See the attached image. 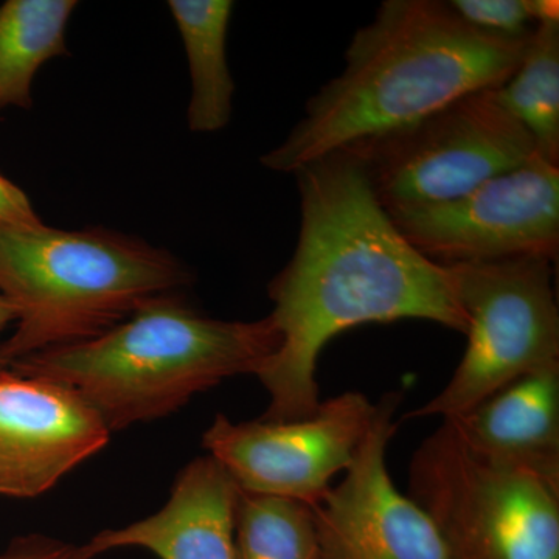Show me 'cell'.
Instances as JSON below:
<instances>
[{
	"instance_id": "12",
	"label": "cell",
	"mask_w": 559,
	"mask_h": 559,
	"mask_svg": "<svg viewBox=\"0 0 559 559\" xmlns=\"http://www.w3.org/2000/svg\"><path fill=\"white\" fill-rule=\"evenodd\" d=\"M237 487L212 455L179 471L170 499L157 513L124 528L103 530L84 544L92 557L142 547L160 559H237L234 522Z\"/></svg>"
},
{
	"instance_id": "21",
	"label": "cell",
	"mask_w": 559,
	"mask_h": 559,
	"mask_svg": "<svg viewBox=\"0 0 559 559\" xmlns=\"http://www.w3.org/2000/svg\"><path fill=\"white\" fill-rule=\"evenodd\" d=\"M11 322H14L13 308L10 307L9 301L0 296V331L5 329Z\"/></svg>"
},
{
	"instance_id": "11",
	"label": "cell",
	"mask_w": 559,
	"mask_h": 559,
	"mask_svg": "<svg viewBox=\"0 0 559 559\" xmlns=\"http://www.w3.org/2000/svg\"><path fill=\"white\" fill-rule=\"evenodd\" d=\"M110 430L73 390L0 373V495L36 498L108 444Z\"/></svg>"
},
{
	"instance_id": "1",
	"label": "cell",
	"mask_w": 559,
	"mask_h": 559,
	"mask_svg": "<svg viewBox=\"0 0 559 559\" xmlns=\"http://www.w3.org/2000/svg\"><path fill=\"white\" fill-rule=\"evenodd\" d=\"M294 176L299 240L267 286L282 345L257 373L270 393L261 418L271 421L318 411L320 355L345 331L406 319L462 334L469 326L450 272L403 237L352 154L337 151Z\"/></svg>"
},
{
	"instance_id": "7",
	"label": "cell",
	"mask_w": 559,
	"mask_h": 559,
	"mask_svg": "<svg viewBox=\"0 0 559 559\" xmlns=\"http://www.w3.org/2000/svg\"><path fill=\"white\" fill-rule=\"evenodd\" d=\"M342 151L359 162L385 210L454 200L536 154L532 135L500 105L495 90L463 95Z\"/></svg>"
},
{
	"instance_id": "17",
	"label": "cell",
	"mask_w": 559,
	"mask_h": 559,
	"mask_svg": "<svg viewBox=\"0 0 559 559\" xmlns=\"http://www.w3.org/2000/svg\"><path fill=\"white\" fill-rule=\"evenodd\" d=\"M234 543L237 559H318L314 507L240 489L235 506Z\"/></svg>"
},
{
	"instance_id": "16",
	"label": "cell",
	"mask_w": 559,
	"mask_h": 559,
	"mask_svg": "<svg viewBox=\"0 0 559 559\" xmlns=\"http://www.w3.org/2000/svg\"><path fill=\"white\" fill-rule=\"evenodd\" d=\"M495 95L532 135L536 154L559 167V20L536 22L520 68Z\"/></svg>"
},
{
	"instance_id": "6",
	"label": "cell",
	"mask_w": 559,
	"mask_h": 559,
	"mask_svg": "<svg viewBox=\"0 0 559 559\" xmlns=\"http://www.w3.org/2000/svg\"><path fill=\"white\" fill-rule=\"evenodd\" d=\"M554 264L511 257L444 266L468 318V345L448 384L407 418L459 417L510 382L559 364Z\"/></svg>"
},
{
	"instance_id": "14",
	"label": "cell",
	"mask_w": 559,
	"mask_h": 559,
	"mask_svg": "<svg viewBox=\"0 0 559 559\" xmlns=\"http://www.w3.org/2000/svg\"><path fill=\"white\" fill-rule=\"evenodd\" d=\"M191 81L187 123L191 132H218L230 123L235 83L227 61L230 0H170Z\"/></svg>"
},
{
	"instance_id": "2",
	"label": "cell",
	"mask_w": 559,
	"mask_h": 559,
	"mask_svg": "<svg viewBox=\"0 0 559 559\" xmlns=\"http://www.w3.org/2000/svg\"><path fill=\"white\" fill-rule=\"evenodd\" d=\"M530 36L477 31L440 0H384L349 40L344 70L312 95L304 119L261 164L294 175L463 95L496 90L520 68Z\"/></svg>"
},
{
	"instance_id": "4",
	"label": "cell",
	"mask_w": 559,
	"mask_h": 559,
	"mask_svg": "<svg viewBox=\"0 0 559 559\" xmlns=\"http://www.w3.org/2000/svg\"><path fill=\"white\" fill-rule=\"evenodd\" d=\"M191 282L182 261L131 235L0 223V296L16 322L0 356L9 366L95 340L146 300L180 293Z\"/></svg>"
},
{
	"instance_id": "15",
	"label": "cell",
	"mask_w": 559,
	"mask_h": 559,
	"mask_svg": "<svg viewBox=\"0 0 559 559\" xmlns=\"http://www.w3.org/2000/svg\"><path fill=\"white\" fill-rule=\"evenodd\" d=\"M75 0H9L0 7V110L28 109L32 84L47 61L69 55Z\"/></svg>"
},
{
	"instance_id": "3",
	"label": "cell",
	"mask_w": 559,
	"mask_h": 559,
	"mask_svg": "<svg viewBox=\"0 0 559 559\" xmlns=\"http://www.w3.org/2000/svg\"><path fill=\"white\" fill-rule=\"evenodd\" d=\"M280 345L271 316L213 319L182 294L168 293L95 340L44 349L7 367L17 377L73 390L114 432L168 417L227 378L257 377Z\"/></svg>"
},
{
	"instance_id": "22",
	"label": "cell",
	"mask_w": 559,
	"mask_h": 559,
	"mask_svg": "<svg viewBox=\"0 0 559 559\" xmlns=\"http://www.w3.org/2000/svg\"><path fill=\"white\" fill-rule=\"evenodd\" d=\"M5 369H7L5 360H3L2 356H0V373H2V371Z\"/></svg>"
},
{
	"instance_id": "5",
	"label": "cell",
	"mask_w": 559,
	"mask_h": 559,
	"mask_svg": "<svg viewBox=\"0 0 559 559\" xmlns=\"http://www.w3.org/2000/svg\"><path fill=\"white\" fill-rule=\"evenodd\" d=\"M407 498L454 559H559V481L481 457L450 419L414 452Z\"/></svg>"
},
{
	"instance_id": "20",
	"label": "cell",
	"mask_w": 559,
	"mask_h": 559,
	"mask_svg": "<svg viewBox=\"0 0 559 559\" xmlns=\"http://www.w3.org/2000/svg\"><path fill=\"white\" fill-rule=\"evenodd\" d=\"M0 223L21 224V226L43 223L25 191L2 175H0Z\"/></svg>"
},
{
	"instance_id": "9",
	"label": "cell",
	"mask_w": 559,
	"mask_h": 559,
	"mask_svg": "<svg viewBox=\"0 0 559 559\" xmlns=\"http://www.w3.org/2000/svg\"><path fill=\"white\" fill-rule=\"evenodd\" d=\"M377 404L345 392L320 401L314 414L289 421L234 423L216 415L202 447L241 491L278 496L318 507L331 480L355 462Z\"/></svg>"
},
{
	"instance_id": "19",
	"label": "cell",
	"mask_w": 559,
	"mask_h": 559,
	"mask_svg": "<svg viewBox=\"0 0 559 559\" xmlns=\"http://www.w3.org/2000/svg\"><path fill=\"white\" fill-rule=\"evenodd\" d=\"M0 559H94L84 546L32 535L14 540Z\"/></svg>"
},
{
	"instance_id": "10",
	"label": "cell",
	"mask_w": 559,
	"mask_h": 559,
	"mask_svg": "<svg viewBox=\"0 0 559 559\" xmlns=\"http://www.w3.org/2000/svg\"><path fill=\"white\" fill-rule=\"evenodd\" d=\"M403 392L377 403L344 480L316 507L318 559H454L428 514L396 488L388 468Z\"/></svg>"
},
{
	"instance_id": "8",
	"label": "cell",
	"mask_w": 559,
	"mask_h": 559,
	"mask_svg": "<svg viewBox=\"0 0 559 559\" xmlns=\"http://www.w3.org/2000/svg\"><path fill=\"white\" fill-rule=\"evenodd\" d=\"M403 237L433 263L559 252V167L535 154L454 200L388 210Z\"/></svg>"
},
{
	"instance_id": "18",
	"label": "cell",
	"mask_w": 559,
	"mask_h": 559,
	"mask_svg": "<svg viewBox=\"0 0 559 559\" xmlns=\"http://www.w3.org/2000/svg\"><path fill=\"white\" fill-rule=\"evenodd\" d=\"M450 7L471 27L503 36L525 38L538 21L536 0H451Z\"/></svg>"
},
{
	"instance_id": "13",
	"label": "cell",
	"mask_w": 559,
	"mask_h": 559,
	"mask_svg": "<svg viewBox=\"0 0 559 559\" xmlns=\"http://www.w3.org/2000/svg\"><path fill=\"white\" fill-rule=\"evenodd\" d=\"M450 421L481 457L559 481V364L510 382Z\"/></svg>"
}]
</instances>
